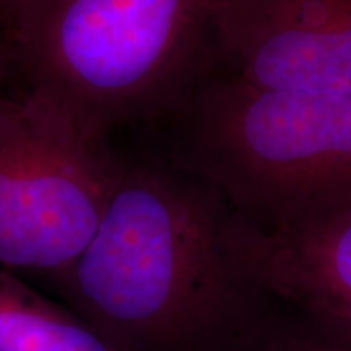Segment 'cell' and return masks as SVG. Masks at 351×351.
<instances>
[{
	"label": "cell",
	"mask_w": 351,
	"mask_h": 351,
	"mask_svg": "<svg viewBox=\"0 0 351 351\" xmlns=\"http://www.w3.org/2000/svg\"><path fill=\"white\" fill-rule=\"evenodd\" d=\"M230 215L160 142L125 147L93 238L52 287L114 351H239L267 296L228 252Z\"/></svg>",
	"instance_id": "cell-1"
},
{
	"label": "cell",
	"mask_w": 351,
	"mask_h": 351,
	"mask_svg": "<svg viewBox=\"0 0 351 351\" xmlns=\"http://www.w3.org/2000/svg\"><path fill=\"white\" fill-rule=\"evenodd\" d=\"M219 0H15L13 90L57 101L116 138L153 130L219 72Z\"/></svg>",
	"instance_id": "cell-2"
},
{
	"label": "cell",
	"mask_w": 351,
	"mask_h": 351,
	"mask_svg": "<svg viewBox=\"0 0 351 351\" xmlns=\"http://www.w3.org/2000/svg\"><path fill=\"white\" fill-rule=\"evenodd\" d=\"M150 132L261 231L351 208V96L269 88L219 70Z\"/></svg>",
	"instance_id": "cell-3"
},
{
	"label": "cell",
	"mask_w": 351,
	"mask_h": 351,
	"mask_svg": "<svg viewBox=\"0 0 351 351\" xmlns=\"http://www.w3.org/2000/svg\"><path fill=\"white\" fill-rule=\"evenodd\" d=\"M125 147L41 93L0 96V269L51 285L93 238Z\"/></svg>",
	"instance_id": "cell-4"
},
{
	"label": "cell",
	"mask_w": 351,
	"mask_h": 351,
	"mask_svg": "<svg viewBox=\"0 0 351 351\" xmlns=\"http://www.w3.org/2000/svg\"><path fill=\"white\" fill-rule=\"evenodd\" d=\"M215 28L223 72L351 96V0H219Z\"/></svg>",
	"instance_id": "cell-5"
},
{
	"label": "cell",
	"mask_w": 351,
	"mask_h": 351,
	"mask_svg": "<svg viewBox=\"0 0 351 351\" xmlns=\"http://www.w3.org/2000/svg\"><path fill=\"white\" fill-rule=\"evenodd\" d=\"M225 243L236 269L267 298L351 330V208L276 232L231 212Z\"/></svg>",
	"instance_id": "cell-6"
},
{
	"label": "cell",
	"mask_w": 351,
	"mask_h": 351,
	"mask_svg": "<svg viewBox=\"0 0 351 351\" xmlns=\"http://www.w3.org/2000/svg\"><path fill=\"white\" fill-rule=\"evenodd\" d=\"M0 351H114L82 317L0 269Z\"/></svg>",
	"instance_id": "cell-7"
},
{
	"label": "cell",
	"mask_w": 351,
	"mask_h": 351,
	"mask_svg": "<svg viewBox=\"0 0 351 351\" xmlns=\"http://www.w3.org/2000/svg\"><path fill=\"white\" fill-rule=\"evenodd\" d=\"M300 324L263 330L239 351H351V330L302 313Z\"/></svg>",
	"instance_id": "cell-8"
},
{
	"label": "cell",
	"mask_w": 351,
	"mask_h": 351,
	"mask_svg": "<svg viewBox=\"0 0 351 351\" xmlns=\"http://www.w3.org/2000/svg\"><path fill=\"white\" fill-rule=\"evenodd\" d=\"M13 90V65L10 43H8L7 15L0 10V96Z\"/></svg>",
	"instance_id": "cell-9"
},
{
	"label": "cell",
	"mask_w": 351,
	"mask_h": 351,
	"mask_svg": "<svg viewBox=\"0 0 351 351\" xmlns=\"http://www.w3.org/2000/svg\"><path fill=\"white\" fill-rule=\"evenodd\" d=\"M13 3H15V0H0V10L8 15V10H10Z\"/></svg>",
	"instance_id": "cell-10"
}]
</instances>
